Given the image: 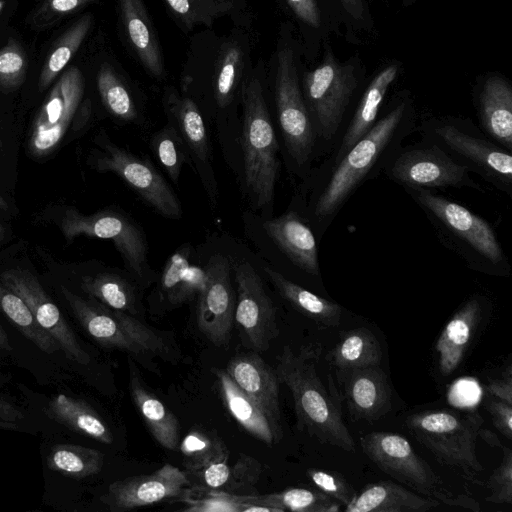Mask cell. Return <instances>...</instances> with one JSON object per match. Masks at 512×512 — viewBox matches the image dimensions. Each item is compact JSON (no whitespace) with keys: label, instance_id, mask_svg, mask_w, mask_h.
<instances>
[{"label":"cell","instance_id":"5","mask_svg":"<svg viewBox=\"0 0 512 512\" xmlns=\"http://www.w3.org/2000/svg\"><path fill=\"white\" fill-rule=\"evenodd\" d=\"M244 193L256 210L270 212L279 174V143L266 98V62L258 58L240 97Z\"/></svg>","mask_w":512,"mask_h":512},{"label":"cell","instance_id":"37","mask_svg":"<svg viewBox=\"0 0 512 512\" xmlns=\"http://www.w3.org/2000/svg\"><path fill=\"white\" fill-rule=\"evenodd\" d=\"M82 290L106 307L135 315L139 311L135 286L125 277L112 272L84 276Z\"/></svg>","mask_w":512,"mask_h":512},{"label":"cell","instance_id":"44","mask_svg":"<svg viewBox=\"0 0 512 512\" xmlns=\"http://www.w3.org/2000/svg\"><path fill=\"white\" fill-rule=\"evenodd\" d=\"M150 148L168 177L177 184L183 165L189 157L182 138L171 124L156 132L150 141Z\"/></svg>","mask_w":512,"mask_h":512},{"label":"cell","instance_id":"60","mask_svg":"<svg viewBox=\"0 0 512 512\" xmlns=\"http://www.w3.org/2000/svg\"><path fill=\"white\" fill-rule=\"evenodd\" d=\"M4 238V228L3 226L0 224V241Z\"/></svg>","mask_w":512,"mask_h":512},{"label":"cell","instance_id":"47","mask_svg":"<svg viewBox=\"0 0 512 512\" xmlns=\"http://www.w3.org/2000/svg\"><path fill=\"white\" fill-rule=\"evenodd\" d=\"M192 248L189 244L180 246L166 261L159 279V293L169 303L180 288L191 262Z\"/></svg>","mask_w":512,"mask_h":512},{"label":"cell","instance_id":"9","mask_svg":"<svg viewBox=\"0 0 512 512\" xmlns=\"http://www.w3.org/2000/svg\"><path fill=\"white\" fill-rule=\"evenodd\" d=\"M484 423L477 410L460 413L438 409L412 414L405 426L441 464L475 480L483 466L476 454V441Z\"/></svg>","mask_w":512,"mask_h":512},{"label":"cell","instance_id":"21","mask_svg":"<svg viewBox=\"0 0 512 512\" xmlns=\"http://www.w3.org/2000/svg\"><path fill=\"white\" fill-rule=\"evenodd\" d=\"M403 71L404 66L400 60L389 58L381 62L368 77L353 107L348 125L339 141L335 143L331 157L324 165L332 164L340 159L373 127L379 118L389 90L398 81Z\"/></svg>","mask_w":512,"mask_h":512},{"label":"cell","instance_id":"40","mask_svg":"<svg viewBox=\"0 0 512 512\" xmlns=\"http://www.w3.org/2000/svg\"><path fill=\"white\" fill-rule=\"evenodd\" d=\"M46 461L52 471L74 479H82L101 471L104 454L81 445L57 444L50 449Z\"/></svg>","mask_w":512,"mask_h":512},{"label":"cell","instance_id":"53","mask_svg":"<svg viewBox=\"0 0 512 512\" xmlns=\"http://www.w3.org/2000/svg\"><path fill=\"white\" fill-rule=\"evenodd\" d=\"M493 425L508 440L512 439V404L490 396L484 403Z\"/></svg>","mask_w":512,"mask_h":512},{"label":"cell","instance_id":"23","mask_svg":"<svg viewBox=\"0 0 512 512\" xmlns=\"http://www.w3.org/2000/svg\"><path fill=\"white\" fill-rule=\"evenodd\" d=\"M117 12L119 32L131 57L151 78L164 80V54L144 0H117Z\"/></svg>","mask_w":512,"mask_h":512},{"label":"cell","instance_id":"13","mask_svg":"<svg viewBox=\"0 0 512 512\" xmlns=\"http://www.w3.org/2000/svg\"><path fill=\"white\" fill-rule=\"evenodd\" d=\"M99 149L92 154V166L101 173L117 175L156 213L178 220L182 207L177 195L163 175L147 159L135 155L105 134L97 138Z\"/></svg>","mask_w":512,"mask_h":512},{"label":"cell","instance_id":"42","mask_svg":"<svg viewBox=\"0 0 512 512\" xmlns=\"http://www.w3.org/2000/svg\"><path fill=\"white\" fill-rule=\"evenodd\" d=\"M339 10L343 38L360 45L376 37L378 30L370 0H333Z\"/></svg>","mask_w":512,"mask_h":512},{"label":"cell","instance_id":"59","mask_svg":"<svg viewBox=\"0 0 512 512\" xmlns=\"http://www.w3.org/2000/svg\"><path fill=\"white\" fill-rule=\"evenodd\" d=\"M8 209L7 202L0 196V210L6 211Z\"/></svg>","mask_w":512,"mask_h":512},{"label":"cell","instance_id":"48","mask_svg":"<svg viewBox=\"0 0 512 512\" xmlns=\"http://www.w3.org/2000/svg\"><path fill=\"white\" fill-rule=\"evenodd\" d=\"M99 0H44L31 16L36 29L51 27L62 19Z\"/></svg>","mask_w":512,"mask_h":512},{"label":"cell","instance_id":"17","mask_svg":"<svg viewBox=\"0 0 512 512\" xmlns=\"http://www.w3.org/2000/svg\"><path fill=\"white\" fill-rule=\"evenodd\" d=\"M162 104L168 123L175 127L186 147L189 162L199 175L211 202L217 199V182L212 165V150L198 104L187 94L167 86Z\"/></svg>","mask_w":512,"mask_h":512},{"label":"cell","instance_id":"51","mask_svg":"<svg viewBox=\"0 0 512 512\" xmlns=\"http://www.w3.org/2000/svg\"><path fill=\"white\" fill-rule=\"evenodd\" d=\"M228 458H218L199 470L185 473L189 481L194 480V485L190 487L224 491L231 476V467L227 462Z\"/></svg>","mask_w":512,"mask_h":512},{"label":"cell","instance_id":"11","mask_svg":"<svg viewBox=\"0 0 512 512\" xmlns=\"http://www.w3.org/2000/svg\"><path fill=\"white\" fill-rule=\"evenodd\" d=\"M383 172L404 189H480L466 166L427 139L399 147L385 164Z\"/></svg>","mask_w":512,"mask_h":512},{"label":"cell","instance_id":"19","mask_svg":"<svg viewBox=\"0 0 512 512\" xmlns=\"http://www.w3.org/2000/svg\"><path fill=\"white\" fill-rule=\"evenodd\" d=\"M0 282L25 301L37 322L51 334L70 360L82 365L90 362L89 354L32 273L20 268L5 270L0 274Z\"/></svg>","mask_w":512,"mask_h":512},{"label":"cell","instance_id":"29","mask_svg":"<svg viewBox=\"0 0 512 512\" xmlns=\"http://www.w3.org/2000/svg\"><path fill=\"white\" fill-rule=\"evenodd\" d=\"M129 366V393L153 438L165 449L179 446V422L166 405L145 385L131 358Z\"/></svg>","mask_w":512,"mask_h":512},{"label":"cell","instance_id":"54","mask_svg":"<svg viewBox=\"0 0 512 512\" xmlns=\"http://www.w3.org/2000/svg\"><path fill=\"white\" fill-rule=\"evenodd\" d=\"M490 396L512 404V368L509 365L504 374L497 379L490 380L486 387Z\"/></svg>","mask_w":512,"mask_h":512},{"label":"cell","instance_id":"10","mask_svg":"<svg viewBox=\"0 0 512 512\" xmlns=\"http://www.w3.org/2000/svg\"><path fill=\"white\" fill-rule=\"evenodd\" d=\"M419 128L423 139L438 144L470 172L512 196V152L477 131L469 120L433 116L423 121Z\"/></svg>","mask_w":512,"mask_h":512},{"label":"cell","instance_id":"36","mask_svg":"<svg viewBox=\"0 0 512 512\" xmlns=\"http://www.w3.org/2000/svg\"><path fill=\"white\" fill-rule=\"evenodd\" d=\"M325 358L337 371L377 366L382 359V350L371 330L357 327L342 332L339 341Z\"/></svg>","mask_w":512,"mask_h":512},{"label":"cell","instance_id":"3","mask_svg":"<svg viewBox=\"0 0 512 512\" xmlns=\"http://www.w3.org/2000/svg\"><path fill=\"white\" fill-rule=\"evenodd\" d=\"M301 45L290 22L279 25L274 50L266 62V84L270 88L285 150L295 173L309 174L319 138L301 86L305 65Z\"/></svg>","mask_w":512,"mask_h":512},{"label":"cell","instance_id":"52","mask_svg":"<svg viewBox=\"0 0 512 512\" xmlns=\"http://www.w3.org/2000/svg\"><path fill=\"white\" fill-rule=\"evenodd\" d=\"M260 463L247 455H241L234 468L224 491L236 494V491L252 486L259 479Z\"/></svg>","mask_w":512,"mask_h":512},{"label":"cell","instance_id":"25","mask_svg":"<svg viewBox=\"0 0 512 512\" xmlns=\"http://www.w3.org/2000/svg\"><path fill=\"white\" fill-rule=\"evenodd\" d=\"M225 371L261 408L280 441L283 437L279 404L280 381L275 368L268 365L258 352L252 350L235 355Z\"/></svg>","mask_w":512,"mask_h":512},{"label":"cell","instance_id":"50","mask_svg":"<svg viewBox=\"0 0 512 512\" xmlns=\"http://www.w3.org/2000/svg\"><path fill=\"white\" fill-rule=\"evenodd\" d=\"M307 476L318 490L336 499L342 505L350 504L356 497L357 492L337 471L310 468Z\"/></svg>","mask_w":512,"mask_h":512},{"label":"cell","instance_id":"1","mask_svg":"<svg viewBox=\"0 0 512 512\" xmlns=\"http://www.w3.org/2000/svg\"><path fill=\"white\" fill-rule=\"evenodd\" d=\"M416 109L409 90L396 92L373 127L336 162L324 165L306 209V219L321 237L350 197L383 171L415 126Z\"/></svg>","mask_w":512,"mask_h":512},{"label":"cell","instance_id":"49","mask_svg":"<svg viewBox=\"0 0 512 512\" xmlns=\"http://www.w3.org/2000/svg\"><path fill=\"white\" fill-rule=\"evenodd\" d=\"M502 450V459L487 481L490 493L485 500L494 504H512V451L510 448L499 447Z\"/></svg>","mask_w":512,"mask_h":512},{"label":"cell","instance_id":"55","mask_svg":"<svg viewBox=\"0 0 512 512\" xmlns=\"http://www.w3.org/2000/svg\"><path fill=\"white\" fill-rule=\"evenodd\" d=\"M24 418L23 413L12 403L0 399V420L17 422Z\"/></svg>","mask_w":512,"mask_h":512},{"label":"cell","instance_id":"16","mask_svg":"<svg viewBox=\"0 0 512 512\" xmlns=\"http://www.w3.org/2000/svg\"><path fill=\"white\" fill-rule=\"evenodd\" d=\"M84 88V76L77 66L57 79L33 122L28 142L33 157H44L58 146L82 105Z\"/></svg>","mask_w":512,"mask_h":512},{"label":"cell","instance_id":"56","mask_svg":"<svg viewBox=\"0 0 512 512\" xmlns=\"http://www.w3.org/2000/svg\"><path fill=\"white\" fill-rule=\"evenodd\" d=\"M479 436H481L491 446H501V442L499 441L498 437L494 435L491 431L481 429Z\"/></svg>","mask_w":512,"mask_h":512},{"label":"cell","instance_id":"22","mask_svg":"<svg viewBox=\"0 0 512 512\" xmlns=\"http://www.w3.org/2000/svg\"><path fill=\"white\" fill-rule=\"evenodd\" d=\"M293 26L307 65L314 64L325 42L343 38L342 20L333 0H277Z\"/></svg>","mask_w":512,"mask_h":512},{"label":"cell","instance_id":"41","mask_svg":"<svg viewBox=\"0 0 512 512\" xmlns=\"http://www.w3.org/2000/svg\"><path fill=\"white\" fill-rule=\"evenodd\" d=\"M256 499L280 512H338L342 504L320 490L289 488L280 492L256 495Z\"/></svg>","mask_w":512,"mask_h":512},{"label":"cell","instance_id":"12","mask_svg":"<svg viewBox=\"0 0 512 512\" xmlns=\"http://www.w3.org/2000/svg\"><path fill=\"white\" fill-rule=\"evenodd\" d=\"M61 230L68 241L79 236L111 240L133 277L144 285L154 280L153 270L149 265L145 234L125 213L103 210L92 215H84L71 208L62 218Z\"/></svg>","mask_w":512,"mask_h":512},{"label":"cell","instance_id":"27","mask_svg":"<svg viewBox=\"0 0 512 512\" xmlns=\"http://www.w3.org/2000/svg\"><path fill=\"white\" fill-rule=\"evenodd\" d=\"M263 228L296 268L312 277L321 276L316 235L306 217L289 210L265 220Z\"/></svg>","mask_w":512,"mask_h":512},{"label":"cell","instance_id":"45","mask_svg":"<svg viewBox=\"0 0 512 512\" xmlns=\"http://www.w3.org/2000/svg\"><path fill=\"white\" fill-rule=\"evenodd\" d=\"M182 496H185L183 511L186 512H240L247 494L189 487Z\"/></svg>","mask_w":512,"mask_h":512},{"label":"cell","instance_id":"28","mask_svg":"<svg viewBox=\"0 0 512 512\" xmlns=\"http://www.w3.org/2000/svg\"><path fill=\"white\" fill-rule=\"evenodd\" d=\"M484 310L483 298L467 299L445 325L435 343L437 363L444 376L458 369L473 339Z\"/></svg>","mask_w":512,"mask_h":512},{"label":"cell","instance_id":"33","mask_svg":"<svg viewBox=\"0 0 512 512\" xmlns=\"http://www.w3.org/2000/svg\"><path fill=\"white\" fill-rule=\"evenodd\" d=\"M215 374L223 403L237 423L267 445L278 443L279 440L261 408L234 383L226 371L217 369Z\"/></svg>","mask_w":512,"mask_h":512},{"label":"cell","instance_id":"7","mask_svg":"<svg viewBox=\"0 0 512 512\" xmlns=\"http://www.w3.org/2000/svg\"><path fill=\"white\" fill-rule=\"evenodd\" d=\"M428 218L439 240L477 272L507 277L508 258L490 223L433 190L405 189Z\"/></svg>","mask_w":512,"mask_h":512},{"label":"cell","instance_id":"2","mask_svg":"<svg viewBox=\"0 0 512 512\" xmlns=\"http://www.w3.org/2000/svg\"><path fill=\"white\" fill-rule=\"evenodd\" d=\"M254 43L252 17L234 21L222 34L212 29L194 34L183 64L181 91L218 114H228L240 104L243 83L254 65Z\"/></svg>","mask_w":512,"mask_h":512},{"label":"cell","instance_id":"30","mask_svg":"<svg viewBox=\"0 0 512 512\" xmlns=\"http://www.w3.org/2000/svg\"><path fill=\"white\" fill-rule=\"evenodd\" d=\"M440 502L388 480L366 485L355 499L345 506L346 512H425Z\"/></svg>","mask_w":512,"mask_h":512},{"label":"cell","instance_id":"31","mask_svg":"<svg viewBox=\"0 0 512 512\" xmlns=\"http://www.w3.org/2000/svg\"><path fill=\"white\" fill-rule=\"evenodd\" d=\"M166 12L185 33L212 29L222 18L239 21L251 17L246 0H162Z\"/></svg>","mask_w":512,"mask_h":512},{"label":"cell","instance_id":"24","mask_svg":"<svg viewBox=\"0 0 512 512\" xmlns=\"http://www.w3.org/2000/svg\"><path fill=\"white\" fill-rule=\"evenodd\" d=\"M472 101L483 133L512 152V83L500 71L476 77Z\"/></svg>","mask_w":512,"mask_h":512},{"label":"cell","instance_id":"15","mask_svg":"<svg viewBox=\"0 0 512 512\" xmlns=\"http://www.w3.org/2000/svg\"><path fill=\"white\" fill-rule=\"evenodd\" d=\"M232 270L237 290L234 320L242 343L258 353L265 352L279 334L276 307L249 262L240 261Z\"/></svg>","mask_w":512,"mask_h":512},{"label":"cell","instance_id":"57","mask_svg":"<svg viewBox=\"0 0 512 512\" xmlns=\"http://www.w3.org/2000/svg\"><path fill=\"white\" fill-rule=\"evenodd\" d=\"M0 348L6 351H12L9 337L3 327L0 325Z\"/></svg>","mask_w":512,"mask_h":512},{"label":"cell","instance_id":"14","mask_svg":"<svg viewBox=\"0 0 512 512\" xmlns=\"http://www.w3.org/2000/svg\"><path fill=\"white\" fill-rule=\"evenodd\" d=\"M364 454L384 473L419 494L437 501L448 494L431 466L402 435L371 432L360 437Z\"/></svg>","mask_w":512,"mask_h":512},{"label":"cell","instance_id":"20","mask_svg":"<svg viewBox=\"0 0 512 512\" xmlns=\"http://www.w3.org/2000/svg\"><path fill=\"white\" fill-rule=\"evenodd\" d=\"M189 487L185 472L166 463L151 474L114 481L100 500L111 512H124L182 496Z\"/></svg>","mask_w":512,"mask_h":512},{"label":"cell","instance_id":"4","mask_svg":"<svg viewBox=\"0 0 512 512\" xmlns=\"http://www.w3.org/2000/svg\"><path fill=\"white\" fill-rule=\"evenodd\" d=\"M321 354L319 343L302 345L297 352L286 345L275 371L293 397L298 429L322 444L355 452L354 439L342 418L341 396L332 379L327 388L318 374Z\"/></svg>","mask_w":512,"mask_h":512},{"label":"cell","instance_id":"43","mask_svg":"<svg viewBox=\"0 0 512 512\" xmlns=\"http://www.w3.org/2000/svg\"><path fill=\"white\" fill-rule=\"evenodd\" d=\"M179 448L185 473L199 470L218 458L229 457L227 447L218 436L198 429L190 431Z\"/></svg>","mask_w":512,"mask_h":512},{"label":"cell","instance_id":"32","mask_svg":"<svg viewBox=\"0 0 512 512\" xmlns=\"http://www.w3.org/2000/svg\"><path fill=\"white\" fill-rule=\"evenodd\" d=\"M264 272L280 296L319 328L339 326L342 307L338 303L309 291L270 267H265Z\"/></svg>","mask_w":512,"mask_h":512},{"label":"cell","instance_id":"38","mask_svg":"<svg viewBox=\"0 0 512 512\" xmlns=\"http://www.w3.org/2000/svg\"><path fill=\"white\" fill-rule=\"evenodd\" d=\"M93 25V15L85 13L78 18L56 41L41 69L38 88L45 90L64 70L79 50Z\"/></svg>","mask_w":512,"mask_h":512},{"label":"cell","instance_id":"26","mask_svg":"<svg viewBox=\"0 0 512 512\" xmlns=\"http://www.w3.org/2000/svg\"><path fill=\"white\" fill-rule=\"evenodd\" d=\"M337 372L351 418L373 423L391 410V388L380 365Z\"/></svg>","mask_w":512,"mask_h":512},{"label":"cell","instance_id":"6","mask_svg":"<svg viewBox=\"0 0 512 512\" xmlns=\"http://www.w3.org/2000/svg\"><path fill=\"white\" fill-rule=\"evenodd\" d=\"M367 79V68L361 54L355 52L341 60L331 41L324 43L314 64L304 65L302 92L319 143L327 146L335 140Z\"/></svg>","mask_w":512,"mask_h":512},{"label":"cell","instance_id":"18","mask_svg":"<svg viewBox=\"0 0 512 512\" xmlns=\"http://www.w3.org/2000/svg\"><path fill=\"white\" fill-rule=\"evenodd\" d=\"M229 257L213 255L205 266L206 281L198 294L196 321L202 334L218 347L229 343L235 313Z\"/></svg>","mask_w":512,"mask_h":512},{"label":"cell","instance_id":"58","mask_svg":"<svg viewBox=\"0 0 512 512\" xmlns=\"http://www.w3.org/2000/svg\"><path fill=\"white\" fill-rule=\"evenodd\" d=\"M419 0H402V7L407 9L416 4Z\"/></svg>","mask_w":512,"mask_h":512},{"label":"cell","instance_id":"39","mask_svg":"<svg viewBox=\"0 0 512 512\" xmlns=\"http://www.w3.org/2000/svg\"><path fill=\"white\" fill-rule=\"evenodd\" d=\"M0 310L40 350L52 354L61 350L57 341L36 320L25 301L0 282Z\"/></svg>","mask_w":512,"mask_h":512},{"label":"cell","instance_id":"34","mask_svg":"<svg viewBox=\"0 0 512 512\" xmlns=\"http://www.w3.org/2000/svg\"><path fill=\"white\" fill-rule=\"evenodd\" d=\"M48 415L73 432L111 444L113 435L100 415L84 400L64 394L55 396L48 405Z\"/></svg>","mask_w":512,"mask_h":512},{"label":"cell","instance_id":"62","mask_svg":"<svg viewBox=\"0 0 512 512\" xmlns=\"http://www.w3.org/2000/svg\"><path fill=\"white\" fill-rule=\"evenodd\" d=\"M383 1H387V0H383Z\"/></svg>","mask_w":512,"mask_h":512},{"label":"cell","instance_id":"46","mask_svg":"<svg viewBox=\"0 0 512 512\" xmlns=\"http://www.w3.org/2000/svg\"><path fill=\"white\" fill-rule=\"evenodd\" d=\"M26 72L25 51L11 39L0 48V88L6 92L18 89L25 81Z\"/></svg>","mask_w":512,"mask_h":512},{"label":"cell","instance_id":"8","mask_svg":"<svg viewBox=\"0 0 512 512\" xmlns=\"http://www.w3.org/2000/svg\"><path fill=\"white\" fill-rule=\"evenodd\" d=\"M73 314L87 333L101 346L127 352L152 369L151 357L172 359L173 346L165 332L153 329L134 315L110 309L97 300H86L61 286Z\"/></svg>","mask_w":512,"mask_h":512},{"label":"cell","instance_id":"61","mask_svg":"<svg viewBox=\"0 0 512 512\" xmlns=\"http://www.w3.org/2000/svg\"><path fill=\"white\" fill-rule=\"evenodd\" d=\"M2 147V140H1V137H0V148Z\"/></svg>","mask_w":512,"mask_h":512},{"label":"cell","instance_id":"35","mask_svg":"<svg viewBox=\"0 0 512 512\" xmlns=\"http://www.w3.org/2000/svg\"><path fill=\"white\" fill-rule=\"evenodd\" d=\"M96 86L107 112L122 122H136L140 115L132 84L114 64L103 61L96 73Z\"/></svg>","mask_w":512,"mask_h":512}]
</instances>
